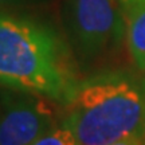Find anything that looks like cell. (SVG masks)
<instances>
[{
  "label": "cell",
  "mask_w": 145,
  "mask_h": 145,
  "mask_svg": "<svg viewBox=\"0 0 145 145\" xmlns=\"http://www.w3.org/2000/svg\"><path fill=\"white\" fill-rule=\"evenodd\" d=\"M82 78L67 43L52 28L0 12V85L65 105Z\"/></svg>",
  "instance_id": "obj_1"
},
{
  "label": "cell",
  "mask_w": 145,
  "mask_h": 145,
  "mask_svg": "<svg viewBox=\"0 0 145 145\" xmlns=\"http://www.w3.org/2000/svg\"><path fill=\"white\" fill-rule=\"evenodd\" d=\"M61 122L81 145H110L145 137V74L108 69L82 78L62 105Z\"/></svg>",
  "instance_id": "obj_2"
},
{
  "label": "cell",
  "mask_w": 145,
  "mask_h": 145,
  "mask_svg": "<svg viewBox=\"0 0 145 145\" xmlns=\"http://www.w3.org/2000/svg\"><path fill=\"white\" fill-rule=\"evenodd\" d=\"M118 0H71V28L83 58H97L117 47L126 34Z\"/></svg>",
  "instance_id": "obj_3"
},
{
  "label": "cell",
  "mask_w": 145,
  "mask_h": 145,
  "mask_svg": "<svg viewBox=\"0 0 145 145\" xmlns=\"http://www.w3.org/2000/svg\"><path fill=\"white\" fill-rule=\"evenodd\" d=\"M54 101L11 89L0 95V145H32L58 124Z\"/></svg>",
  "instance_id": "obj_4"
},
{
  "label": "cell",
  "mask_w": 145,
  "mask_h": 145,
  "mask_svg": "<svg viewBox=\"0 0 145 145\" xmlns=\"http://www.w3.org/2000/svg\"><path fill=\"white\" fill-rule=\"evenodd\" d=\"M126 43L136 69L145 74V3L125 12Z\"/></svg>",
  "instance_id": "obj_5"
},
{
  "label": "cell",
  "mask_w": 145,
  "mask_h": 145,
  "mask_svg": "<svg viewBox=\"0 0 145 145\" xmlns=\"http://www.w3.org/2000/svg\"><path fill=\"white\" fill-rule=\"evenodd\" d=\"M32 145H81L71 129L63 122H58L55 126L40 136Z\"/></svg>",
  "instance_id": "obj_6"
},
{
  "label": "cell",
  "mask_w": 145,
  "mask_h": 145,
  "mask_svg": "<svg viewBox=\"0 0 145 145\" xmlns=\"http://www.w3.org/2000/svg\"><path fill=\"white\" fill-rule=\"evenodd\" d=\"M144 140L145 137H129V138L116 141L110 145H144Z\"/></svg>",
  "instance_id": "obj_7"
},
{
  "label": "cell",
  "mask_w": 145,
  "mask_h": 145,
  "mask_svg": "<svg viewBox=\"0 0 145 145\" xmlns=\"http://www.w3.org/2000/svg\"><path fill=\"white\" fill-rule=\"evenodd\" d=\"M120 3L122 4V8L125 10V12L130 8H133L135 5H138L141 3H145V0H118Z\"/></svg>",
  "instance_id": "obj_8"
},
{
  "label": "cell",
  "mask_w": 145,
  "mask_h": 145,
  "mask_svg": "<svg viewBox=\"0 0 145 145\" xmlns=\"http://www.w3.org/2000/svg\"><path fill=\"white\" fill-rule=\"evenodd\" d=\"M12 1H15V0H0V5H3V4H10V3H12Z\"/></svg>",
  "instance_id": "obj_9"
},
{
  "label": "cell",
  "mask_w": 145,
  "mask_h": 145,
  "mask_svg": "<svg viewBox=\"0 0 145 145\" xmlns=\"http://www.w3.org/2000/svg\"><path fill=\"white\" fill-rule=\"evenodd\" d=\"M144 145H145V140H144Z\"/></svg>",
  "instance_id": "obj_10"
}]
</instances>
